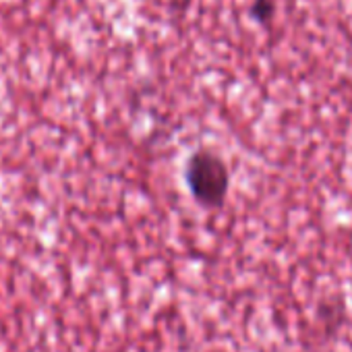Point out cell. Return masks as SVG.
I'll list each match as a JSON object with an SVG mask.
<instances>
[{"label": "cell", "instance_id": "1", "mask_svg": "<svg viewBox=\"0 0 352 352\" xmlns=\"http://www.w3.org/2000/svg\"><path fill=\"white\" fill-rule=\"evenodd\" d=\"M191 168L199 174V181H193V189L197 191L199 199H204L206 204H220L228 185V172L222 160L199 153L193 160Z\"/></svg>", "mask_w": 352, "mask_h": 352}, {"label": "cell", "instance_id": "2", "mask_svg": "<svg viewBox=\"0 0 352 352\" xmlns=\"http://www.w3.org/2000/svg\"><path fill=\"white\" fill-rule=\"evenodd\" d=\"M253 17L259 19V21H267L272 15H274V5H272V0H257V3L253 5L251 9Z\"/></svg>", "mask_w": 352, "mask_h": 352}]
</instances>
